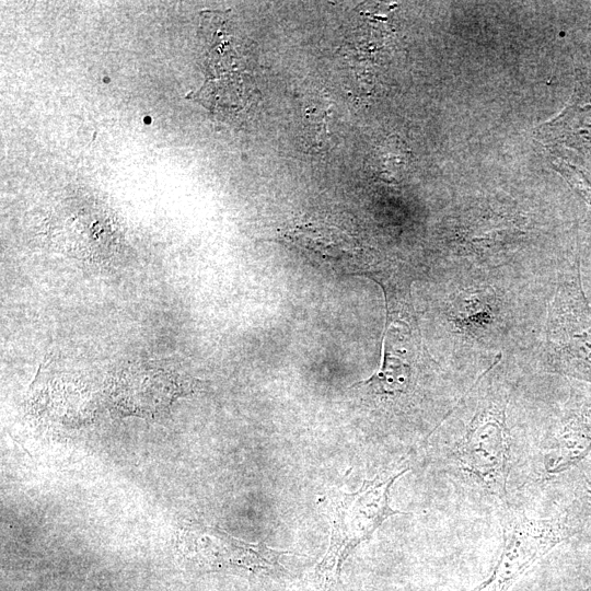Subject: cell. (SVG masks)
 Instances as JSON below:
<instances>
[{
    "label": "cell",
    "mask_w": 591,
    "mask_h": 591,
    "mask_svg": "<svg viewBox=\"0 0 591 591\" xmlns=\"http://www.w3.org/2000/svg\"><path fill=\"white\" fill-rule=\"evenodd\" d=\"M557 280L509 269L433 271L440 367L468 389L497 360L520 362L542 333Z\"/></svg>",
    "instance_id": "obj_1"
},
{
    "label": "cell",
    "mask_w": 591,
    "mask_h": 591,
    "mask_svg": "<svg viewBox=\"0 0 591 591\" xmlns=\"http://www.w3.org/2000/svg\"><path fill=\"white\" fill-rule=\"evenodd\" d=\"M198 534L208 546L223 554L231 564L254 570H271L279 567L280 558L288 554L286 551L273 548L262 542L247 543L237 540L224 531L206 528Z\"/></svg>",
    "instance_id": "obj_9"
},
{
    "label": "cell",
    "mask_w": 591,
    "mask_h": 591,
    "mask_svg": "<svg viewBox=\"0 0 591 591\" xmlns=\"http://www.w3.org/2000/svg\"><path fill=\"white\" fill-rule=\"evenodd\" d=\"M184 391L175 372L148 362L123 368L111 387L113 401L121 412L142 417L161 415Z\"/></svg>",
    "instance_id": "obj_7"
},
{
    "label": "cell",
    "mask_w": 591,
    "mask_h": 591,
    "mask_svg": "<svg viewBox=\"0 0 591 591\" xmlns=\"http://www.w3.org/2000/svg\"><path fill=\"white\" fill-rule=\"evenodd\" d=\"M528 373L513 359L497 360L442 420L452 427L454 470L500 506L509 503L515 430L525 417L520 391Z\"/></svg>",
    "instance_id": "obj_2"
},
{
    "label": "cell",
    "mask_w": 591,
    "mask_h": 591,
    "mask_svg": "<svg viewBox=\"0 0 591 591\" xmlns=\"http://www.w3.org/2000/svg\"><path fill=\"white\" fill-rule=\"evenodd\" d=\"M588 591H591V589H589Z\"/></svg>",
    "instance_id": "obj_11"
},
{
    "label": "cell",
    "mask_w": 591,
    "mask_h": 591,
    "mask_svg": "<svg viewBox=\"0 0 591 591\" xmlns=\"http://www.w3.org/2000/svg\"><path fill=\"white\" fill-rule=\"evenodd\" d=\"M536 138L545 144L561 146L591 155V99L576 93L554 119L540 125Z\"/></svg>",
    "instance_id": "obj_8"
},
{
    "label": "cell",
    "mask_w": 591,
    "mask_h": 591,
    "mask_svg": "<svg viewBox=\"0 0 591 591\" xmlns=\"http://www.w3.org/2000/svg\"><path fill=\"white\" fill-rule=\"evenodd\" d=\"M503 546L489 576L470 591H509L513 583L555 546L579 531V521L565 511L531 518L510 503L500 506Z\"/></svg>",
    "instance_id": "obj_5"
},
{
    "label": "cell",
    "mask_w": 591,
    "mask_h": 591,
    "mask_svg": "<svg viewBox=\"0 0 591 591\" xmlns=\"http://www.w3.org/2000/svg\"><path fill=\"white\" fill-rule=\"evenodd\" d=\"M567 382L565 401L542 416L544 465L549 474L569 470L591 452V384Z\"/></svg>",
    "instance_id": "obj_6"
},
{
    "label": "cell",
    "mask_w": 591,
    "mask_h": 591,
    "mask_svg": "<svg viewBox=\"0 0 591 591\" xmlns=\"http://www.w3.org/2000/svg\"><path fill=\"white\" fill-rule=\"evenodd\" d=\"M587 494H588V500L591 503V483L588 486Z\"/></svg>",
    "instance_id": "obj_10"
},
{
    "label": "cell",
    "mask_w": 591,
    "mask_h": 591,
    "mask_svg": "<svg viewBox=\"0 0 591 591\" xmlns=\"http://www.w3.org/2000/svg\"><path fill=\"white\" fill-rule=\"evenodd\" d=\"M519 364L529 373L591 384V303L578 256L559 273L542 333Z\"/></svg>",
    "instance_id": "obj_3"
},
{
    "label": "cell",
    "mask_w": 591,
    "mask_h": 591,
    "mask_svg": "<svg viewBox=\"0 0 591 591\" xmlns=\"http://www.w3.org/2000/svg\"><path fill=\"white\" fill-rule=\"evenodd\" d=\"M409 468L379 474L363 480L354 493L334 490L326 498L329 542L316 566L320 577L337 580L349 555L361 543L371 538L382 523L392 515L404 513L391 507V488Z\"/></svg>",
    "instance_id": "obj_4"
}]
</instances>
